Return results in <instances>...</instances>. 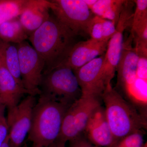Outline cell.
<instances>
[{
  "mask_svg": "<svg viewBox=\"0 0 147 147\" xmlns=\"http://www.w3.org/2000/svg\"><path fill=\"white\" fill-rule=\"evenodd\" d=\"M76 36L53 14L30 34L32 46L44 62L42 74L65 62L76 43Z\"/></svg>",
  "mask_w": 147,
  "mask_h": 147,
  "instance_id": "6da1fadb",
  "label": "cell"
},
{
  "mask_svg": "<svg viewBox=\"0 0 147 147\" xmlns=\"http://www.w3.org/2000/svg\"><path fill=\"white\" fill-rule=\"evenodd\" d=\"M101 99L105 105L106 118L116 142L147 127L146 117L113 88L105 87Z\"/></svg>",
  "mask_w": 147,
  "mask_h": 147,
  "instance_id": "7a4b0ae2",
  "label": "cell"
},
{
  "mask_svg": "<svg viewBox=\"0 0 147 147\" xmlns=\"http://www.w3.org/2000/svg\"><path fill=\"white\" fill-rule=\"evenodd\" d=\"M39 95L34 108L28 140L32 143L33 147H49L58 139L69 107Z\"/></svg>",
  "mask_w": 147,
  "mask_h": 147,
  "instance_id": "3957f363",
  "label": "cell"
},
{
  "mask_svg": "<svg viewBox=\"0 0 147 147\" xmlns=\"http://www.w3.org/2000/svg\"><path fill=\"white\" fill-rule=\"evenodd\" d=\"M39 89L40 95L68 107L82 96L76 76L65 62L42 74Z\"/></svg>",
  "mask_w": 147,
  "mask_h": 147,
  "instance_id": "277c9868",
  "label": "cell"
},
{
  "mask_svg": "<svg viewBox=\"0 0 147 147\" xmlns=\"http://www.w3.org/2000/svg\"><path fill=\"white\" fill-rule=\"evenodd\" d=\"M134 5L133 1H125L116 26L115 32L108 42L99 74V83L103 91L105 87L111 84L115 76L122 51L123 33L127 28H131Z\"/></svg>",
  "mask_w": 147,
  "mask_h": 147,
  "instance_id": "5b68a950",
  "label": "cell"
},
{
  "mask_svg": "<svg viewBox=\"0 0 147 147\" xmlns=\"http://www.w3.org/2000/svg\"><path fill=\"white\" fill-rule=\"evenodd\" d=\"M101 100L96 96H82L74 102L66 112L57 140L66 143L84 134L92 114L101 106Z\"/></svg>",
  "mask_w": 147,
  "mask_h": 147,
  "instance_id": "8992f818",
  "label": "cell"
},
{
  "mask_svg": "<svg viewBox=\"0 0 147 147\" xmlns=\"http://www.w3.org/2000/svg\"><path fill=\"white\" fill-rule=\"evenodd\" d=\"M49 6L55 17L76 36L86 33L88 24L94 15L84 0H51Z\"/></svg>",
  "mask_w": 147,
  "mask_h": 147,
  "instance_id": "52a82bcc",
  "label": "cell"
},
{
  "mask_svg": "<svg viewBox=\"0 0 147 147\" xmlns=\"http://www.w3.org/2000/svg\"><path fill=\"white\" fill-rule=\"evenodd\" d=\"M17 47L23 86L28 95H40V85L44 68L43 60L26 40L17 44Z\"/></svg>",
  "mask_w": 147,
  "mask_h": 147,
  "instance_id": "ba28073f",
  "label": "cell"
},
{
  "mask_svg": "<svg viewBox=\"0 0 147 147\" xmlns=\"http://www.w3.org/2000/svg\"><path fill=\"white\" fill-rule=\"evenodd\" d=\"M36 98L28 95L13 108L8 110L7 119L9 147H22L31 126Z\"/></svg>",
  "mask_w": 147,
  "mask_h": 147,
  "instance_id": "9c48e42d",
  "label": "cell"
},
{
  "mask_svg": "<svg viewBox=\"0 0 147 147\" xmlns=\"http://www.w3.org/2000/svg\"><path fill=\"white\" fill-rule=\"evenodd\" d=\"M84 134L90 143L98 147H112L116 143L106 118L105 108L101 105L92 114Z\"/></svg>",
  "mask_w": 147,
  "mask_h": 147,
  "instance_id": "30bf717a",
  "label": "cell"
},
{
  "mask_svg": "<svg viewBox=\"0 0 147 147\" xmlns=\"http://www.w3.org/2000/svg\"><path fill=\"white\" fill-rule=\"evenodd\" d=\"M133 39L131 32L126 40L123 41L122 51L116 69L117 72V85L124 93L137 78L138 56L135 48L132 46Z\"/></svg>",
  "mask_w": 147,
  "mask_h": 147,
  "instance_id": "8fae6325",
  "label": "cell"
},
{
  "mask_svg": "<svg viewBox=\"0 0 147 147\" xmlns=\"http://www.w3.org/2000/svg\"><path fill=\"white\" fill-rule=\"evenodd\" d=\"M105 55L95 58L75 70H73L83 96L100 98L103 91L99 83V74Z\"/></svg>",
  "mask_w": 147,
  "mask_h": 147,
  "instance_id": "7c38bea8",
  "label": "cell"
},
{
  "mask_svg": "<svg viewBox=\"0 0 147 147\" xmlns=\"http://www.w3.org/2000/svg\"><path fill=\"white\" fill-rule=\"evenodd\" d=\"M109 41L90 38L76 42L70 51L66 63L73 71L78 69L98 56L105 54Z\"/></svg>",
  "mask_w": 147,
  "mask_h": 147,
  "instance_id": "4fadbf2b",
  "label": "cell"
},
{
  "mask_svg": "<svg viewBox=\"0 0 147 147\" xmlns=\"http://www.w3.org/2000/svg\"><path fill=\"white\" fill-rule=\"evenodd\" d=\"M50 11L49 1L28 0L19 21L29 36L47 21Z\"/></svg>",
  "mask_w": 147,
  "mask_h": 147,
  "instance_id": "5bb4252c",
  "label": "cell"
},
{
  "mask_svg": "<svg viewBox=\"0 0 147 147\" xmlns=\"http://www.w3.org/2000/svg\"><path fill=\"white\" fill-rule=\"evenodd\" d=\"M2 53L0 64V99L9 110L18 105L23 96L26 94H28V93L7 70L4 61L2 50Z\"/></svg>",
  "mask_w": 147,
  "mask_h": 147,
  "instance_id": "9a60e30c",
  "label": "cell"
},
{
  "mask_svg": "<svg viewBox=\"0 0 147 147\" xmlns=\"http://www.w3.org/2000/svg\"><path fill=\"white\" fill-rule=\"evenodd\" d=\"M125 1L124 0H96L88 6L94 15L114 22L117 26Z\"/></svg>",
  "mask_w": 147,
  "mask_h": 147,
  "instance_id": "2e32d148",
  "label": "cell"
},
{
  "mask_svg": "<svg viewBox=\"0 0 147 147\" xmlns=\"http://www.w3.org/2000/svg\"><path fill=\"white\" fill-rule=\"evenodd\" d=\"M113 21L94 15L87 26L86 34L91 38L98 40H109L116 31Z\"/></svg>",
  "mask_w": 147,
  "mask_h": 147,
  "instance_id": "e0dca14e",
  "label": "cell"
},
{
  "mask_svg": "<svg viewBox=\"0 0 147 147\" xmlns=\"http://www.w3.org/2000/svg\"><path fill=\"white\" fill-rule=\"evenodd\" d=\"M28 37L19 20L12 19L0 25V39L3 42L18 44Z\"/></svg>",
  "mask_w": 147,
  "mask_h": 147,
  "instance_id": "ac0fdd59",
  "label": "cell"
},
{
  "mask_svg": "<svg viewBox=\"0 0 147 147\" xmlns=\"http://www.w3.org/2000/svg\"><path fill=\"white\" fill-rule=\"evenodd\" d=\"M3 57L7 69L12 76L22 86L17 44L1 40Z\"/></svg>",
  "mask_w": 147,
  "mask_h": 147,
  "instance_id": "d6986e66",
  "label": "cell"
},
{
  "mask_svg": "<svg viewBox=\"0 0 147 147\" xmlns=\"http://www.w3.org/2000/svg\"><path fill=\"white\" fill-rule=\"evenodd\" d=\"M125 94L136 108L144 109L146 111L147 104V81L136 78L127 88Z\"/></svg>",
  "mask_w": 147,
  "mask_h": 147,
  "instance_id": "ffe728a7",
  "label": "cell"
},
{
  "mask_svg": "<svg viewBox=\"0 0 147 147\" xmlns=\"http://www.w3.org/2000/svg\"><path fill=\"white\" fill-rule=\"evenodd\" d=\"M28 0H0V25L21 15Z\"/></svg>",
  "mask_w": 147,
  "mask_h": 147,
  "instance_id": "44dd1931",
  "label": "cell"
},
{
  "mask_svg": "<svg viewBox=\"0 0 147 147\" xmlns=\"http://www.w3.org/2000/svg\"><path fill=\"white\" fill-rule=\"evenodd\" d=\"M133 1L136 7L132 16L131 32L141 24L147 21V0H136Z\"/></svg>",
  "mask_w": 147,
  "mask_h": 147,
  "instance_id": "7402d4cb",
  "label": "cell"
},
{
  "mask_svg": "<svg viewBox=\"0 0 147 147\" xmlns=\"http://www.w3.org/2000/svg\"><path fill=\"white\" fill-rule=\"evenodd\" d=\"M143 131H137L120 139L112 147H139L144 143Z\"/></svg>",
  "mask_w": 147,
  "mask_h": 147,
  "instance_id": "603a6c76",
  "label": "cell"
},
{
  "mask_svg": "<svg viewBox=\"0 0 147 147\" xmlns=\"http://www.w3.org/2000/svg\"><path fill=\"white\" fill-rule=\"evenodd\" d=\"M138 56L137 77L147 81V55H138Z\"/></svg>",
  "mask_w": 147,
  "mask_h": 147,
  "instance_id": "cb8c5ba5",
  "label": "cell"
},
{
  "mask_svg": "<svg viewBox=\"0 0 147 147\" xmlns=\"http://www.w3.org/2000/svg\"><path fill=\"white\" fill-rule=\"evenodd\" d=\"M9 134V128L4 114L0 115V147L7 138Z\"/></svg>",
  "mask_w": 147,
  "mask_h": 147,
  "instance_id": "d4e9b609",
  "label": "cell"
},
{
  "mask_svg": "<svg viewBox=\"0 0 147 147\" xmlns=\"http://www.w3.org/2000/svg\"><path fill=\"white\" fill-rule=\"evenodd\" d=\"M69 142V147H98L90 143L84 134Z\"/></svg>",
  "mask_w": 147,
  "mask_h": 147,
  "instance_id": "484cf974",
  "label": "cell"
},
{
  "mask_svg": "<svg viewBox=\"0 0 147 147\" xmlns=\"http://www.w3.org/2000/svg\"><path fill=\"white\" fill-rule=\"evenodd\" d=\"M50 147H65V143L60 141V140H57L53 144L51 145Z\"/></svg>",
  "mask_w": 147,
  "mask_h": 147,
  "instance_id": "4316f807",
  "label": "cell"
},
{
  "mask_svg": "<svg viewBox=\"0 0 147 147\" xmlns=\"http://www.w3.org/2000/svg\"><path fill=\"white\" fill-rule=\"evenodd\" d=\"M5 106L2 102L1 100L0 99V115L4 114L5 109Z\"/></svg>",
  "mask_w": 147,
  "mask_h": 147,
  "instance_id": "83f0119b",
  "label": "cell"
},
{
  "mask_svg": "<svg viewBox=\"0 0 147 147\" xmlns=\"http://www.w3.org/2000/svg\"><path fill=\"white\" fill-rule=\"evenodd\" d=\"M1 147H9V135L7 136V138L6 139L4 143H3Z\"/></svg>",
  "mask_w": 147,
  "mask_h": 147,
  "instance_id": "f1b7e54d",
  "label": "cell"
},
{
  "mask_svg": "<svg viewBox=\"0 0 147 147\" xmlns=\"http://www.w3.org/2000/svg\"><path fill=\"white\" fill-rule=\"evenodd\" d=\"M2 53L1 45V40L0 39V64L1 61Z\"/></svg>",
  "mask_w": 147,
  "mask_h": 147,
  "instance_id": "f546056e",
  "label": "cell"
},
{
  "mask_svg": "<svg viewBox=\"0 0 147 147\" xmlns=\"http://www.w3.org/2000/svg\"><path fill=\"white\" fill-rule=\"evenodd\" d=\"M22 147H28V145H27L26 143H24V144L23 145Z\"/></svg>",
  "mask_w": 147,
  "mask_h": 147,
  "instance_id": "4dcf8cb0",
  "label": "cell"
},
{
  "mask_svg": "<svg viewBox=\"0 0 147 147\" xmlns=\"http://www.w3.org/2000/svg\"><path fill=\"white\" fill-rule=\"evenodd\" d=\"M144 147H147V142L145 143L144 145Z\"/></svg>",
  "mask_w": 147,
  "mask_h": 147,
  "instance_id": "1f68e13d",
  "label": "cell"
},
{
  "mask_svg": "<svg viewBox=\"0 0 147 147\" xmlns=\"http://www.w3.org/2000/svg\"></svg>",
  "mask_w": 147,
  "mask_h": 147,
  "instance_id": "d6a6232c",
  "label": "cell"
}]
</instances>
